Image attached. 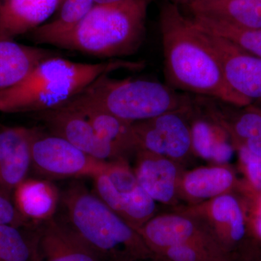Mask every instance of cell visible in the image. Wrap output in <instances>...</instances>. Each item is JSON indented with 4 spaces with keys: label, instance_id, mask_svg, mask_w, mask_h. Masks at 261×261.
Returning a JSON list of instances; mask_svg holds the SVG:
<instances>
[{
    "label": "cell",
    "instance_id": "4",
    "mask_svg": "<svg viewBox=\"0 0 261 261\" xmlns=\"http://www.w3.org/2000/svg\"><path fill=\"white\" fill-rule=\"evenodd\" d=\"M152 0H126L94 5L70 30L48 44L104 58L132 56L145 34L147 10Z\"/></svg>",
    "mask_w": 261,
    "mask_h": 261
},
{
    "label": "cell",
    "instance_id": "28",
    "mask_svg": "<svg viewBox=\"0 0 261 261\" xmlns=\"http://www.w3.org/2000/svg\"><path fill=\"white\" fill-rule=\"evenodd\" d=\"M247 211L249 224L252 233L261 240V193L251 198H247Z\"/></svg>",
    "mask_w": 261,
    "mask_h": 261
},
{
    "label": "cell",
    "instance_id": "17",
    "mask_svg": "<svg viewBox=\"0 0 261 261\" xmlns=\"http://www.w3.org/2000/svg\"><path fill=\"white\" fill-rule=\"evenodd\" d=\"M190 123L193 152L219 164L231 161L235 149L229 136L197 106L193 95Z\"/></svg>",
    "mask_w": 261,
    "mask_h": 261
},
{
    "label": "cell",
    "instance_id": "20",
    "mask_svg": "<svg viewBox=\"0 0 261 261\" xmlns=\"http://www.w3.org/2000/svg\"><path fill=\"white\" fill-rule=\"evenodd\" d=\"M13 195L17 210L30 226L54 218L61 198L55 185L34 178L22 182Z\"/></svg>",
    "mask_w": 261,
    "mask_h": 261
},
{
    "label": "cell",
    "instance_id": "16",
    "mask_svg": "<svg viewBox=\"0 0 261 261\" xmlns=\"http://www.w3.org/2000/svg\"><path fill=\"white\" fill-rule=\"evenodd\" d=\"M63 0H0V41L13 40L44 24Z\"/></svg>",
    "mask_w": 261,
    "mask_h": 261
},
{
    "label": "cell",
    "instance_id": "12",
    "mask_svg": "<svg viewBox=\"0 0 261 261\" xmlns=\"http://www.w3.org/2000/svg\"><path fill=\"white\" fill-rule=\"evenodd\" d=\"M37 261H100L65 221L32 225Z\"/></svg>",
    "mask_w": 261,
    "mask_h": 261
},
{
    "label": "cell",
    "instance_id": "9",
    "mask_svg": "<svg viewBox=\"0 0 261 261\" xmlns=\"http://www.w3.org/2000/svg\"><path fill=\"white\" fill-rule=\"evenodd\" d=\"M205 32L219 57L229 89L245 106L261 102V58L227 39Z\"/></svg>",
    "mask_w": 261,
    "mask_h": 261
},
{
    "label": "cell",
    "instance_id": "5",
    "mask_svg": "<svg viewBox=\"0 0 261 261\" xmlns=\"http://www.w3.org/2000/svg\"><path fill=\"white\" fill-rule=\"evenodd\" d=\"M137 123L191 104L192 94L181 93L158 81L99 76L73 99Z\"/></svg>",
    "mask_w": 261,
    "mask_h": 261
},
{
    "label": "cell",
    "instance_id": "22",
    "mask_svg": "<svg viewBox=\"0 0 261 261\" xmlns=\"http://www.w3.org/2000/svg\"><path fill=\"white\" fill-rule=\"evenodd\" d=\"M237 185L234 173L225 166L192 170L187 173L180 181L184 192L195 200L214 199L228 193Z\"/></svg>",
    "mask_w": 261,
    "mask_h": 261
},
{
    "label": "cell",
    "instance_id": "18",
    "mask_svg": "<svg viewBox=\"0 0 261 261\" xmlns=\"http://www.w3.org/2000/svg\"><path fill=\"white\" fill-rule=\"evenodd\" d=\"M63 106L85 117L99 137L125 159L127 154L139 151L133 123L122 120L90 105L70 99Z\"/></svg>",
    "mask_w": 261,
    "mask_h": 261
},
{
    "label": "cell",
    "instance_id": "31",
    "mask_svg": "<svg viewBox=\"0 0 261 261\" xmlns=\"http://www.w3.org/2000/svg\"><path fill=\"white\" fill-rule=\"evenodd\" d=\"M173 3H181V4L188 5L193 3H197V2H207L214 1V0H172Z\"/></svg>",
    "mask_w": 261,
    "mask_h": 261
},
{
    "label": "cell",
    "instance_id": "1",
    "mask_svg": "<svg viewBox=\"0 0 261 261\" xmlns=\"http://www.w3.org/2000/svg\"><path fill=\"white\" fill-rule=\"evenodd\" d=\"M160 29L168 86L183 93L245 107L225 82L219 57L206 33L182 14L176 3L163 5Z\"/></svg>",
    "mask_w": 261,
    "mask_h": 261
},
{
    "label": "cell",
    "instance_id": "13",
    "mask_svg": "<svg viewBox=\"0 0 261 261\" xmlns=\"http://www.w3.org/2000/svg\"><path fill=\"white\" fill-rule=\"evenodd\" d=\"M138 232L154 255L168 247L180 244L216 245L205 227L200 226L197 221L186 215L153 216L139 228Z\"/></svg>",
    "mask_w": 261,
    "mask_h": 261
},
{
    "label": "cell",
    "instance_id": "27",
    "mask_svg": "<svg viewBox=\"0 0 261 261\" xmlns=\"http://www.w3.org/2000/svg\"><path fill=\"white\" fill-rule=\"evenodd\" d=\"M4 224L21 227L30 226L17 210L11 197L0 192V225Z\"/></svg>",
    "mask_w": 261,
    "mask_h": 261
},
{
    "label": "cell",
    "instance_id": "8",
    "mask_svg": "<svg viewBox=\"0 0 261 261\" xmlns=\"http://www.w3.org/2000/svg\"><path fill=\"white\" fill-rule=\"evenodd\" d=\"M192 103L147 121L133 123L139 150L174 161L186 159L193 152L192 142Z\"/></svg>",
    "mask_w": 261,
    "mask_h": 261
},
{
    "label": "cell",
    "instance_id": "21",
    "mask_svg": "<svg viewBox=\"0 0 261 261\" xmlns=\"http://www.w3.org/2000/svg\"><path fill=\"white\" fill-rule=\"evenodd\" d=\"M56 56L43 48L0 41V92L20 83L41 62Z\"/></svg>",
    "mask_w": 261,
    "mask_h": 261
},
{
    "label": "cell",
    "instance_id": "26",
    "mask_svg": "<svg viewBox=\"0 0 261 261\" xmlns=\"http://www.w3.org/2000/svg\"><path fill=\"white\" fill-rule=\"evenodd\" d=\"M239 159L246 181L242 186L247 198H251L261 193V157L252 153L245 147H239Z\"/></svg>",
    "mask_w": 261,
    "mask_h": 261
},
{
    "label": "cell",
    "instance_id": "30",
    "mask_svg": "<svg viewBox=\"0 0 261 261\" xmlns=\"http://www.w3.org/2000/svg\"><path fill=\"white\" fill-rule=\"evenodd\" d=\"M94 5H108L114 3H121L126 0H94Z\"/></svg>",
    "mask_w": 261,
    "mask_h": 261
},
{
    "label": "cell",
    "instance_id": "19",
    "mask_svg": "<svg viewBox=\"0 0 261 261\" xmlns=\"http://www.w3.org/2000/svg\"><path fill=\"white\" fill-rule=\"evenodd\" d=\"M193 18L247 30L261 29V0H214L187 5Z\"/></svg>",
    "mask_w": 261,
    "mask_h": 261
},
{
    "label": "cell",
    "instance_id": "24",
    "mask_svg": "<svg viewBox=\"0 0 261 261\" xmlns=\"http://www.w3.org/2000/svg\"><path fill=\"white\" fill-rule=\"evenodd\" d=\"M0 261H37L32 226L0 225Z\"/></svg>",
    "mask_w": 261,
    "mask_h": 261
},
{
    "label": "cell",
    "instance_id": "23",
    "mask_svg": "<svg viewBox=\"0 0 261 261\" xmlns=\"http://www.w3.org/2000/svg\"><path fill=\"white\" fill-rule=\"evenodd\" d=\"M94 5V0H63L58 16L33 31V40L37 44H48L51 39L74 27Z\"/></svg>",
    "mask_w": 261,
    "mask_h": 261
},
{
    "label": "cell",
    "instance_id": "25",
    "mask_svg": "<svg viewBox=\"0 0 261 261\" xmlns=\"http://www.w3.org/2000/svg\"><path fill=\"white\" fill-rule=\"evenodd\" d=\"M192 20L202 30L227 39L245 50L261 58V29H238L203 18H193Z\"/></svg>",
    "mask_w": 261,
    "mask_h": 261
},
{
    "label": "cell",
    "instance_id": "3",
    "mask_svg": "<svg viewBox=\"0 0 261 261\" xmlns=\"http://www.w3.org/2000/svg\"><path fill=\"white\" fill-rule=\"evenodd\" d=\"M67 224L100 261H140L153 253L137 230L78 182L61 197Z\"/></svg>",
    "mask_w": 261,
    "mask_h": 261
},
{
    "label": "cell",
    "instance_id": "15",
    "mask_svg": "<svg viewBox=\"0 0 261 261\" xmlns=\"http://www.w3.org/2000/svg\"><path fill=\"white\" fill-rule=\"evenodd\" d=\"M137 154L134 172L147 195L154 202H174L181 179L176 161L144 150H139Z\"/></svg>",
    "mask_w": 261,
    "mask_h": 261
},
{
    "label": "cell",
    "instance_id": "2",
    "mask_svg": "<svg viewBox=\"0 0 261 261\" xmlns=\"http://www.w3.org/2000/svg\"><path fill=\"white\" fill-rule=\"evenodd\" d=\"M142 61L111 60L76 63L58 56L41 62L20 83L0 92V111L37 112L63 106L104 74L119 70H140Z\"/></svg>",
    "mask_w": 261,
    "mask_h": 261
},
{
    "label": "cell",
    "instance_id": "29",
    "mask_svg": "<svg viewBox=\"0 0 261 261\" xmlns=\"http://www.w3.org/2000/svg\"><path fill=\"white\" fill-rule=\"evenodd\" d=\"M239 147H245L252 153L261 157V135L255 138L251 139V140L246 141Z\"/></svg>",
    "mask_w": 261,
    "mask_h": 261
},
{
    "label": "cell",
    "instance_id": "32",
    "mask_svg": "<svg viewBox=\"0 0 261 261\" xmlns=\"http://www.w3.org/2000/svg\"><path fill=\"white\" fill-rule=\"evenodd\" d=\"M140 261H154V259L150 258V259H147V260H140Z\"/></svg>",
    "mask_w": 261,
    "mask_h": 261
},
{
    "label": "cell",
    "instance_id": "10",
    "mask_svg": "<svg viewBox=\"0 0 261 261\" xmlns=\"http://www.w3.org/2000/svg\"><path fill=\"white\" fill-rule=\"evenodd\" d=\"M200 209L204 226L226 258V252L243 244L252 232L244 203L229 192L211 199Z\"/></svg>",
    "mask_w": 261,
    "mask_h": 261
},
{
    "label": "cell",
    "instance_id": "11",
    "mask_svg": "<svg viewBox=\"0 0 261 261\" xmlns=\"http://www.w3.org/2000/svg\"><path fill=\"white\" fill-rule=\"evenodd\" d=\"M38 113L51 134L65 139L94 159L107 162L125 160L102 140L88 120L75 110L62 106Z\"/></svg>",
    "mask_w": 261,
    "mask_h": 261
},
{
    "label": "cell",
    "instance_id": "33",
    "mask_svg": "<svg viewBox=\"0 0 261 261\" xmlns=\"http://www.w3.org/2000/svg\"><path fill=\"white\" fill-rule=\"evenodd\" d=\"M224 261H228L227 260H224Z\"/></svg>",
    "mask_w": 261,
    "mask_h": 261
},
{
    "label": "cell",
    "instance_id": "7",
    "mask_svg": "<svg viewBox=\"0 0 261 261\" xmlns=\"http://www.w3.org/2000/svg\"><path fill=\"white\" fill-rule=\"evenodd\" d=\"M32 167L49 178H94L108 166L54 134L33 128Z\"/></svg>",
    "mask_w": 261,
    "mask_h": 261
},
{
    "label": "cell",
    "instance_id": "14",
    "mask_svg": "<svg viewBox=\"0 0 261 261\" xmlns=\"http://www.w3.org/2000/svg\"><path fill=\"white\" fill-rule=\"evenodd\" d=\"M33 128H0V192L9 196L27 178L32 167Z\"/></svg>",
    "mask_w": 261,
    "mask_h": 261
},
{
    "label": "cell",
    "instance_id": "6",
    "mask_svg": "<svg viewBox=\"0 0 261 261\" xmlns=\"http://www.w3.org/2000/svg\"><path fill=\"white\" fill-rule=\"evenodd\" d=\"M93 178L97 197L137 231L153 217L156 202L141 186L126 160L108 162Z\"/></svg>",
    "mask_w": 261,
    "mask_h": 261
}]
</instances>
